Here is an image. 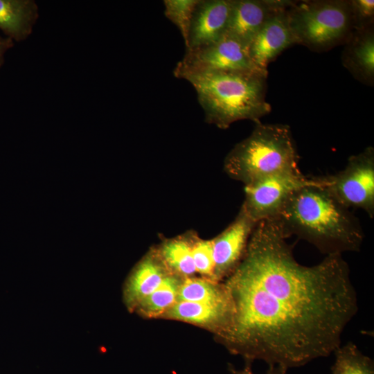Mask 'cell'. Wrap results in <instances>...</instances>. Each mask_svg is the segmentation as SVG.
I'll use <instances>...</instances> for the list:
<instances>
[{
  "label": "cell",
  "mask_w": 374,
  "mask_h": 374,
  "mask_svg": "<svg viewBox=\"0 0 374 374\" xmlns=\"http://www.w3.org/2000/svg\"><path fill=\"white\" fill-rule=\"evenodd\" d=\"M286 240L274 218L258 222L224 285L233 316L222 337L247 364L259 359L289 369L328 357L358 311L342 255L303 265Z\"/></svg>",
  "instance_id": "1"
},
{
  "label": "cell",
  "mask_w": 374,
  "mask_h": 374,
  "mask_svg": "<svg viewBox=\"0 0 374 374\" xmlns=\"http://www.w3.org/2000/svg\"><path fill=\"white\" fill-rule=\"evenodd\" d=\"M314 178L313 184L296 190L274 218L283 235L305 240L326 256L359 251L364 238L359 220Z\"/></svg>",
  "instance_id": "2"
},
{
  "label": "cell",
  "mask_w": 374,
  "mask_h": 374,
  "mask_svg": "<svg viewBox=\"0 0 374 374\" xmlns=\"http://www.w3.org/2000/svg\"><path fill=\"white\" fill-rule=\"evenodd\" d=\"M195 89L205 121L226 129L241 120L255 123L271 109L266 100L267 73L249 71L173 70Z\"/></svg>",
  "instance_id": "3"
},
{
  "label": "cell",
  "mask_w": 374,
  "mask_h": 374,
  "mask_svg": "<svg viewBox=\"0 0 374 374\" xmlns=\"http://www.w3.org/2000/svg\"><path fill=\"white\" fill-rule=\"evenodd\" d=\"M256 123L250 135L231 149L224 162L226 173L244 186L299 168V156L290 126Z\"/></svg>",
  "instance_id": "4"
},
{
  "label": "cell",
  "mask_w": 374,
  "mask_h": 374,
  "mask_svg": "<svg viewBox=\"0 0 374 374\" xmlns=\"http://www.w3.org/2000/svg\"><path fill=\"white\" fill-rule=\"evenodd\" d=\"M287 14L296 44L313 51L344 44L353 30L348 0L293 1Z\"/></svg>",
  "instance_id": "5"
},
{
  "label": "cell",
  "mask_w": 374,
  "mask_h": 374,
  "mask_svg": "<svg viewBox=\"0 0 374 374\" xmlns=\"http://www.w3.org/2000/svg\"><path fill=\"white\" fill-rule=\"evenodd\" d=\"M320 185L348 208L362 209L374 217V148L350 156L345 168L333 175L316 177Z\"/></svg>",
  "instance_id": "6"
},
{
  "label": "cell",
  "mask_w": 374,
  "mask_h": 374,
  "mask_svg": "<svg viewBox=\"0 0 374 374\" xmlns=\"http://www.w3.org/2000/svg\"><path fill=\"white\" fill-rule=\"evenodd\" d=\"M314 181L299 168L275 173L244 186L241 208L256 222L274 218L296 190Z\"/></svg>",
  "instance_id": "7"
},
{
  "label": "cell",
  "mask_w": 374,
  "mask_h": 374,
  "mask_svg": "<svg viewBox=\"0 0 374 374\" xmlns=\"http://www.w3.org/2000/svg\"><path fill=\"white\" fill-rule=\"evenodd\" d=\"M174 70L249 71L268 74L267 71L254 64L247 46L226 33L212 44L186 51Z\"/></svg>",
  "instance_id": "8"
},
{
  "label": "cell",
  "mask_w": 374,
  "mask_h": 374,
  "mask_svg": "<svg viewBox=\"0 0 374 374\" xmlns=\"http://www.w3.org/2000/svg\"><path fill=\"white\" fill-rule=\"evenodd\" d=\"M257 223L240 208L235 220L212 240L214 279L229 276L235 270L244 255Z\"/></svg>",
  "instance_id": "9"
},
{
  "label": "cell",
  "mask_w": 374,
  "mask_h": 374,
  "mask_svg": "<svg viewBox=\"0 0 374 374\" xmlns=\"http://www.w3.org/2000/svg\"><path fill=\"white\" fill-rule=\"evenodd\" d=\"M289 0H232L226 34L237 39L249 48L251 41L276 12L286 8Z\"/></svg>",
  "instance_id": "10"
},
{
  "label": "cell",
  "mask_w": 374,
  "mask_h": 374,
  "mask_svg": "<svg viewBox=\"0 0 374 374\" xmlns=\"http://www.w3.org/2000/svg\"><path fill=\"white\" fill-rule=\"evenodd\" d=\"M287 8L270 17L249 46L251 60L262 71H267L270 62L285 49L296 44L289 25Z\"/></svg>",
  "instance_id": "11"
},
{
  "label": "cell",
  "mask_w": 374,
  "mask_h": 374,
  "mask_svg": "<svg viewBox=\"0 0 374 374\" xmlns=\"http://www.w3.org/2000/svg\"><path fill=\"white\" fill-rule=\"evenodd\" d=\"M232 0H199L192 17L186 51L212 44L225 34Z\"/></svg>",
  "instance_id": "12"
},
{
  "label": "cell",
  "mask_w": 374,
  "mask_h": 374,
  "mask_svg": "<svg viewBox=\"0 0 374 374\" xmlns=\"http://www.w3.org/2000/svg\"><path fill=\"white\" fill-rule=\"evenodd\" d=\"M343 66L361 83L374 84V26L352 30L344 44Z\"/></svg>",
  "instance_id": "13"
},
{
  "label": "cell",
  "mask_w": 374,
  "mask_h": 374,
  "mask_svg": "<svg viewBox=\"0 0 374 374\" xmlns=\"http://www.w3.org/2000/svg\"><path fill=\"white\" fill-rule=\"evenodd\" d=\"M38 17L34 0H0V30L13 42L27 39Z\"/></svg>",
  "instance_id": "14"
},
{
  "label": "cell",
  "mask_w": 374,
  "mask_h": 374,
  "mask_svg": "<svg viewBox=\"0 0 374 374\" xmlns=\"http://www.w3.org/2000/svg\"><path fill=\"white\" fill-rule=\"evenodd\" d=\"M174 319L197 324L209 325L219 330L221 335L229 328L233 306L190 301H177L168 312Z\"/></svg>",
  "instance_id": "15"
},
{
  "label": "cell",
  "mask_w": 374,
  "mask_h": 374,
  "mask_svg": "<svg viewBox=\"0 0 374 374\" xmlns=\"http://www.w3.org/2000/svg\"><path fill=\"white\" fill-rule=\"evenodd\" d=\"M166 275L153 258H146L132 272L126 286L125 298L131 306L139 304L163 282Z\"/></svg>",
  "instance_id": "16"
},
{
  "label": "cell",
  "mask_w": 374,
  "mask_h": 374,
  "mask_svg": "<svg viewBox=\"0 0 374 374\" xmlns=\"http://www.w3.org/2000/svg\"><path fill=\"white\" fill-rule=\"evenodd\" d=\"M177 301L233 304L225 285L195 278H187L179 285Z\"/></svg>",
  "instance_id": "17"
},
{
  "label": "cell",
  "mask_w": 374,
  "mask_h": 374,
  "mask_svg": "<svg viewBox=\"0 0 374 374\" xmlns=\"http://www.w3.org/2000/svg\"><path fill=\"white\" fill-rule=\"evenodd\" d=\"M332 374H374L373 361L351 341L340 345L333 353Z\"/></svg>",
  "instance_id": "18"
},
{
  "label": "cell",
  "mask_w": 374,
  "mask_h": 374,
  "mask_svg": "<svg viewBox=\"0 0 374 374\" xmlns=\"http://www.w3.org/2000/svg\"><path fill=\"white\" fill-rule=\"evenodd\" d=\"M161 256L166 265L183 276L196 272L192 253V243L177 238L166 242L161 247Z\"/></svg>",
  "instance_id": "19"
},
{
  "label": "cell",
  "mask_w": 374,
  "mask_h": 374,
  "mask_svg": "<svg viewBox=\"0 0 374 374\" xmlns=\"http://www.w3.org/2000/svg\"><path fill=\"white\" fill-rule=\"evenodd\" d=\"M179 284L177 280L166 276L161 284L139 305L148 314H159L169 310L177 301Z\"/></svg>",
  "instance_id": "20"
},
{
  "label": "cell",
  "mask_w": 374,
  "mask_h": 374,
  "mask_svg": "<svg viewBox=\"0 0 374 374\" xmlns=\"http://www.w3.org/2000/svg\"><path fill=\"white\" fill-rule=\"evenodd\" d=\"M199 0H164V15L181 33L185 45L187 43L190 26Z\"/></svg>",
  "instance_id": "21"
},
{
  "label": "cell",
  "mask_w": 374,
  "mask_h": 374,
  "mask_svg": "<svg viewBox=\"0 0 374 374\" xmlns=\"http://www.w3.org/2000/svg\"><path fill=\"white\" fill-rule=\"evenodd\" d=\"M196 272L213 278L214 259L211 240H197L192 243Z\"/></svg>",
  "instance_id": "22"
},
{
  "label": "cell",
  "mask_w": 374,
  "mask_h": 374,
  "mask_svg": "<svg viewBox=\"0 0 374 374\" xmlns=\"http://www.w3.org/2000/svg\"><path fill=\"white\" fill-rule=\"evenodd\" d=\"M353 30L366 28L374 24L373 0H348Z\"/></svg>",
  "instance_id": "23"
},
{
  "label": "cell",
  "mask_w": 374,
  "mask_h": 374,
  "mask_svg": "<svg viewBox=\"0 0 374 374\" xmlns=\"http://www.w3.org/2000/svg\"><path fill=\"white\" fill-rule=\"evenodd\" d=\"M250 364H247L244 368L242 370L237 371L234 368H231L232 374H254L252 372ZM287 368L278 366H270L265 374H287Z\"/></svg>",
  "instance_id": "24"
},
{
  "label": "cell",
  "mask_w": 374,
  "mask_h": 374,
  "mask_svg": "<svg viewBox=\"0 0 374 374\" xmlns=\"http://www.w3.org/2000/svg\"><path fill=\"white\" fill-rule=\"evenodd\" d=\"M14 46V42L0 34V69L4 64L6 53Z\"/></svg>",
  "instance_id": "25"
}]
</instances>
